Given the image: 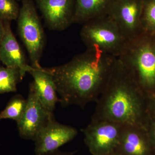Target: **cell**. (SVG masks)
I'll use <instances>...</instances> for the list:
<instances>
[{
	"instance_id": "obj_3",
	"label": "cell",
	"mask_w": 155,
	"mask_h": 155,
	"mask_svg": "<svg viewBox=\"0 0 155 155\" xmlns=\"http://www.w3.org/2000/svg\"><path fill=\"white\" fill-rule=\"evenodd\" d=\"M143 34L128 41L118 59L147 97L155 91V44Z\"/></svg>"
},
{
	"instance_id": "obj_1",
	"label": "cell",
	"mask_w": 155,
	"mask_h": 155,
	"mask_svg": "<svg viewBox=\"0 0 155 155\" xmlns=\"http://www.w3.org/2000/svg\"><path fill=\"white\" fill-rule=\"evenodd\" d=\"M116 58L87 48L68 63L45 68L50 73L63 106L85 107L96 102L107 83Z\"/></svg>"
},
{
	"instance_id": "obj_24",
	"label": "cell",
	"mask_w": 155,
	"mask_h": 155,
	"mask_svg": "<svg viewBox=\"0 0 155 155\" xmlns=\"http://www.w3.org/2000/svg\"><path fill=\"white\" fill-rule=\"evenodd\" d=\"M17 1H20V0H17Z\"/></svg>"
},
{
	"instance_id": "obj_20",
	"label": "cell",
	"mask_w": 155,
	"mask_h": 155,
	"mask_svg": "<svg viewBox=\"0 0 155 155\" xmlns=\"http://www.w3.org/2000/svg\"><path fill=\"white\" fill-rule=\"evenodd\" d=\"M147 105L149 117L155 119V91L147 97Z\"/></svg>"
},
{
	"instance_id": "obj_7",
	"label": "cell",
	"mask_w": 155,
	"mask_h": 155,
	"mask_svg": "<svg viewBox=\"0 0 155 155\" xmlns=\"http://www.w3.org/2000/svg\"><path fill=\"white\" fill-rule=\"evenodd\" d=\"M144 0H114L107 15L127 41L143 34L142 15Z\"/></svg>"
},
{
	"instance_id": "obj_14",
	"label": "cell",
	"mask_w": 155,
	"mask_h": 155,
	"mask_svg": "<svg viewBox=\"0 0 155 155\" xmlns=\"http://www.w3.org/2000/svg\"><path fill=\"white\" fill-rule=\"evenodd\" d=\"M114 0H75L73 23H84L107 15Z\"/></svg>"
},
{
	"instance_id": "obj_12",
	"label": "cell",
	"mask_w": 155,
	"mask_h": 155,
	"mask_svg": "<svg viewBox=\"0 0 155 155\" xmlns=\"http://www.w3.org/2000/svg\"><path fill=\"white\" fill-rule=\"evenodd\" d=\"M4 23L5 33L0 45V61L5 67L18 69L23 78L31 66L26 63L25 55L12 32L10 21Z\"/></svg>"
},
{
	"instance_id": "obj_15",
	"label": "cell",
	"mask_w": 155,
	"mask_h": 155,
	"mask_svg": "<svg viewBox=\"0 0 155 155\" xmlns=\"http://www.w3.org/2000/svg\"><path fill=\"white\" fill-rule=\"evenodd\" d=\"M22 78L18 69L0 65V94L17 91V84Z\"/></svg>"
},
{
	"instance_id": "obj_16",
	"label": "cell",
	"mask_w": 155,
	"mask_h": 155,
	"mask_svg": "<svg viewBox=\"0 0 155 155\" xmlns=\"http://www.w3.org/2000/svg\"><path fill=\"white\" fill-rule=\"evenodd\" d=\"M26 103V100L21 95L14 96L8 103L5 108L0 113V120L11 119L18 122L23 114Z\"/></svg>"
},
{
	"instance_id": "obj_13",
	"label": "cell",
	"mask_w": 155,
	"mask_h": 155,
	"mask_svg": "<svg viewBox=\"0 0 155 155\" xmlns=\"http://www.w3.org/2000/svg\"><path fill=\"white\" fill-rule=\"evenodd\" d=\"M28 73L33 78V83L41 102L48 111L53 113L60 100L55 85L49 73L45 68H33L31 66Z\"/></svg>"
},
{
	"instance_id": "obj_8",
	"label": "cell",
	"mask_w": 155,
	"mask_h": 155,
	"mask_svg": "<svg viewBox=\"0 0 155 155\" xmlns=\"http://www.w3.org/2000/svg\"><path fill=\"white\" fill-rule=\"evenodd\" d=\"M54 117L39 99L33 82L30 84L26 105L21 119L17 122L19 135L27 140L35 139Z\"/></svg>"
},
{
	"instance_id": "obj_23",
	"label": "cell",
	"mask_w": 155,
	"mask_h": 155,
	"mask_svg": "<svg viewBox=\"0 0 155 155\" xmlns=\"http://www.w3.org/2000/svg\"><path fill=\"white\" fill-rule=\"evenodd\" d=\"M107 155H122L121 154L119 153H118V152L116 151L115 152H114L113 153H112L110 154Z\"/></svg>"
},
{
	"instance_id": "obj_9",
	"label": "cell",
	"mask_w": 155,
	"mask_h": 155,
	"mask_svg": "<svg viewBox=\"0 0 155 155\" xmlns=\"http://www.w3.org/2000/svg\"><path fill=\"white\" fill-rule=\"evenodd\" d=\"M78 134L76 128L61 124L53 117L35 139V154L51 152L71 141Z\"/></svg>"
},
{
	"instance_id": "obj_19",
	"label": "cell",
	"mask_w": 155,
	"mask_h": 155,
	"mask_svg": "<svg viewBox=\"0 0 155 155\" xmlns=\"http://www.w3.org/2000/svg\"><path fill=\"white\" fill-rule=\"evenodd\" d=\"M147 131L155 153V119L149 117L148 121L147 126Z\"/></svg>"
},
{
	"instance_id": "obj_10",
	"label": "cell",
	"mask_w": 155,
	"mask_h": 155,
	"mask_svg": "<svg viewBox=\"0 0 155 155\" xmlns=\"http://www.w3.org/2000/svg\"><path fill=\"white\" fill-rule=\"evenodd\" d=\"M45 21L53 30H64L73 23L74 0H36Z\"/></svg>"
},
{
	"instance_id": "obj_5",
	"label": "cell",
	"mask_w": 155,
	"mask_h": 155,
	"mask_svg": "<svg viewBox=\"0 0 155 155\" xmlns=\"http://www.w3.org/2000/svg\"><path fill=\"white\" fill-rule=\"evenodd\" d=\"M17 19L18 31L28 51L31 66L41 68L39 62L44 47V33L32 0H22Z\"/></svg>"
},
{
	"instance_id": "obj_17",
	"label": "cell",
	"mask_w": 155,
	"mask_h": 155,
	"mask_svg": "<svg viewBox=\"0 0 155 155\" xmlns=\"http://www.w3.org/2000/svg\"><path fill=\"white\" fill-rule=\"evenodd\" d=\"M142 25L143 30L155 32V0H144Z\"/></svg>"
},
{
	"instance_id": "obj_22",
	"label": "cell",
	"mask_w": 155,
	"mask_h": 155,
	"mask_svg": "<svg viewBox=\"0 0 155 155\" xmlns=\"http://www.w3.org/2000/svg\"><path fill=\"white\" fill-rule=\"evenodd\" d=\"M5 33V25L4 21L0 19V45L2 40Z\"/></svg>"
},
{
	"instance_id": "obj_6",
	"label": "cell",
	"mask_w": 155,
	"mask_h": 155,
	"mask_svg": "<svg viewBox=\"0 0 155 155\" xmlns=\"http://www.w3.org/2000/svg\"><path fill=\"white\" fill-rule=\"evenodd\" d=\"M124 125L108 121H91L82 130L84 140L93 155L117 151Z\"/></svg>"
},
{
	"instance_id": "obj_18",
	"label": "cell",
	"mask_w": 155,
	"mask_h": 155,
	"mask_svg": "<svg viewBox=\"0 0 155 155\" xmlns=\"http://www.w3.org/2000/svg\"><path fill=\"white\" fill-rule=\"evenodd\" d=\"M19 10L17 0H0V19L2 21L16 20Z\"/></svg>"
},
{
	"instance_id": "obj_4",
	"label": "cell",
	"mask_w": 155,
	"mask_h": 155,
	"mask_svg": "<svg viewBox=\"0 0 155 155\" xmlns=\"http://www.w3.org/2000/svg\"><path fill=\"white\" fill-rule=\"evenodd\" d=\"M80 35L87 48L99 50L116 58L121 54L127 42L107 15L84 23Z\"/></svg>"
},
{
	"instance_id": "obj_25",
	"label": "cell",
	"mask_w": 155,
	"mask_h": 155,
	"mask_svg": "<svg viewBox=\"0 0 155 155\" xmlns=\"http://www.w3.org/2000/svg\"><path fill=\"white\" fill-rule=\"evenodd\" d=\"M1 61H0V63H1Z\"/></svg>"
},
{
	"instance_id": "obj_21",
	"label": "cell",
	"mask_w": 155,
	"mask_h": 155,
	"mask_svg": "<svg viewBox=\"0 0 155 155\" xmlns=\"http://www.w3.org/2000/svg\"><path fill=\"white\" fill-rule=\"evenodd\" d=\"M75 153H76L75 151L64 152L58 150L51 152L38 154L35 155H74Z\"/></svg>"
},
{
	"instance_id": "obj_2",
	"label": "cell",
	"mask_w": 155,
	"mask_h": 155,
	"mask_svg": "<svg viewBox=\"0 0 155 155\" xmlns=\"http://www.w3.org/2000/svg\"><path fill=\"white\" fill-rule=\"evenodd\" d=\"M96 102L91 121H110L147 128V97L118 58Z\"/></svg>"
},
{
	"instance_id": "obj_11",
	"label": "cell",
	"mask_w": 155,
	"mask_h": 155,
	"mask_svg": "<svg viewBox=\"0 0 155 155\" xmlns=\"http://www.w3.org/2000/svg\"><path fill=\"white\" fill-rule=\"evenodd\" d=\"M117 152L122 155H155L147 128L124 125Z\"/></svg>"
}]
</instances>
